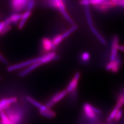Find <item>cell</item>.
<instances>
[{
    "label": "cell",
    "mask_w": 124,
    "mask_h": 124,
    "mask_svg": "<svg viewBox=\"0 0 124 124\" xmlns=\"http://www.w3.org/2000/svg\"><path fill=\"white\" fill-rule=\"evenodd\" d=\"M12 124H20L23 118V112L19 108H8L5 112Z\"/></svg>",
    "instance_id": "1"
},
{
    "label": "cell",
    "mask_w": 124,
    "mask_h": 124,
    "mask_svg": "<svg viewBox=\"0 0 124 124\" xmlns=\"http://www.w3.org/2000/svg\"><path fill=\"white\" fill-rule=\"evenodd\" d=\"M41 56L38 58H35L33 59H31L30 60H28L20 63L13 64L8 68L7 69L8 71L9 72H12V71L16 70L19 69H21L25 67H27L34 63L40 62L41 60Z\"/></svg>",
    "instance_id": "2"
},
{
    "label": "cell",
    "mask_w": 124,
    "mask_h": 124,
    "mask_svg": "<svg viewBox=\"0 0 124 124\" xmlns=\"http://www.w3.org/2000/svg\"><path fill=\"white\" fill-rule=\"evenodd\" d=\"M52 1L53 3L54 7L57 8L61 13L62 16L65 18L67 21H68L72 24H73V22L72 20L67 12L63 0H52Z\"/></svg>",
    "instance_id": "3"
},
{
    "label": "cell",
    "mask_w": 124,
    "mask_h": 124,
    "mask_svg": "<svg viewBox=\"0 0 124 124\" xmlns=\"http://www.w3.org/2000/svg\"><path fill=\"white\" fill-rule=\"evenodd\" d=\"M122 63L121 58L118 55L115 60L110 61L107 64L105 69L107 71H110L113 73H117L120 70Z\"/></svg>",
    "instance_id": "4"
},
{
    "label": "cell",
    "mask_w": 124,
    "mask_h": 124,
    "mask_svg": "<svg viewBox=\"0 0 124 124\" xmlns=\"http://www.w3.org/2000/svg\"><path fill=\"white\" fill-rule=\"evenodd\" d=\"M67 93L68 92L66 90H63L60 92L56 93L53 97H52V98L49 100L48 102H46L45 105L48 108H50L51 107L53 106L55 103L59 102L63 98H64V97H65Z\"/></svg>",
    "instance_id": "5"
},
{
    "label": "cell",
    "mask_w": 124,
    "mask_h": 124,
    "mask_svg": "<svg viewBox=\"0 0 124 124\" xmlns=\"http://www.w3.org/2000/svg\"><path fill=\"white\" fill-rule=\"evenodd\" d=\"M119 37L118 36L115 35L113 37L112 39L111 54L110 57V61L115 60L118 55V51H119L118 47L119 46Z\"/></svg>",
    "instance_id": "6"
},
{
    "label": "cell",
    "mask_w": 124,
    "mask_h": 124,
    "mask_svg": "<svg viewBox=\"0 0 124 124\" xmlns=\"http://www.w3.org/2000/svg\"><path fill=\"white\" fill-rule=\"evenodd\" d=\"M17 101L16 97L5 98L0 100V114L1 112L8 108L10 106Z\"/></svg>",
    "instance_id": "7"
},
{
    "label": "cell",
    "mask_w": 124,
    "mask_h": 124,
    "mask_svg": "<svg viewBox=\"0 0 124 124\" xmlns=\"http://www.w3.org/2000/svg\"><path fill=\"white\" fill-rule=\"evenodd\" d=\"M80 77V73L79 72L75 73L73 79L67 87L66 90L68 93H72L76 89L79 82Z\"/></svg>",
    "instance_id": "8"
},
{
    "label": "cell",
    "mask_w": 124,
    "mask_h": 124,
    "mask_svg": "<svg viewBox=\"0 0 124 124\" xmlns=\"http://www.w3.org/2000/svg\"><path fill=\"white\" fill-rule=\"evenodd\" d=\"M117 6L116 2L112 0H106L101 4L94 7L99 11L105 12L111 8H115Z\"/></svg>",
    "instance_id": "9"
},
{
    "label": "cell",
    "mask_w": 124,
    "mask_h": 124,
    "mask_svg": "<svg viewBox=\"0 0 124 124\" xmlns=\"http://www.w3.org/2000/svg\"><path fill=\"white\" fill-rule=\"evenodd\" d=\"M83 110L86 117L90 120H95L97 118V114L95 113L93 109V105L88 103H85L83 105Z\"/></svg>",
    "instance_id": "10"
},
{
    "label": "cell",
    "mask_w": 124,
    "mask_h": 124,
    "mask_svg": "<svg viewBox=\"0 0 124 124\" xmlns=\"http://www.w3.org/2000/svg\"><path fill=\"white\" fill-rule=\"evenodd\" d=\"M41 44L43 49L46 52H51L52 51L56 48L52 40H51L46 37H44L42 39Z\"/></svg>",
    "instance_id": "11"
},
{
    "label": "cell",
    "mask_w": 124,
    "mask_h": 124,
    "mask_svg": "<svg viewBox=\"0 0 124 124\" xmlns=\"http://www.w3.org/2000/svg\"><path fill=\"white\" fill-rule=\"evenodd\" d=\"M58 59L59 56L56 54V53L54 52H51L45 55L42 56L40 62L43 64L53 60H57Z\"/></svg>",
    "instance_id": "12"
},
{
    "label": "cell",
    "mask_w": 124,
    "mask_h": 124,
    "mask_svg": "<svg viewBox=\"0 0 124 124\" xmlns=\"http://www.w3.org/2000/svg\"><path fill=\"white\" fill-rule=\"evenodd\" d=\"M41 65H42V63L41 62H37L36 63H34L31 65L27 67L24 70L20 72L19 76L20 77H24L27 75L28 74H29V73H30L32 71L35 70L36 68L40 66Z\"/></svg>",
    "instance_id": "13"
},
{
    "label": "cell",
    "mask_w": 124,
    "mask_h": 124,
    "mask_svg": "<svg viewBox=\"0 0 124 124\" xmlns=\"http://www.w3.org/2000/svg\"><path fill=\"white\" fill-rule=\"evenodd\" d=\"M30 0H16V1L13 4V9L15 11L19 12L27 6Z\"/></svg>",
    "instance_id": "14"
},
{
    "label": "cell",
    "mask_w": 124,
    "mask_h": 124,
    "mask_svg": "<svg viewBox=\"0 0 124 124\" xmlns=\"http://www.w3.org/2000/svg\"><path fill=\"white\" fill-rule=\"evenodd\" d=\"M26 100L30 103H31V104L39 108L40 110L45 111L48 108L46 105L41 104L40 102L37 101L35 99L30 96H27Z\"/></svg>",
    "instance_id": "15"
},
{
    "label": "cell",
    "mask_w": 124,
    "mask_h": 124,
    "mask_svg": "<svg viewBox=\"0 0 124 124\" xmlns=\"http://www.w3.org/2000/svg\"><path fill=\"white\" fill-rule=\"evenodd\" d=\"M22 14H13L10 16L9 18H7L5 20V23L7 24H11L12 23H15L18 22V21H20L22 18Z\"/></svg>",
    "instance_id": "16"
},
{
    "label": "cell",
    "mask_w": 124,
    "mask_h": 124,
    "mask_svg": "<svg viewBox=\"0 0 124 124\" xmlns=\"http://www.w3.org/2000/svg\"><path fill=\"white\" fill-rule=\"evenodd\" d=\"M22 14V18L21 20L20 21V22L19 23L18 27L19 29H22L24 26L25 23L26 22L27 19L30 18L31 14V11L27 10L24 13Z\"/></svg>",
    "instance_id": "17"
},
{
    "label": "cell",
    "mask_w": 124,
    "mask_h": 124,
    "mask_svg": "<svg viewBox=\"0 0 124 124\" xmlns=\"http://www.w3.org/2000/svg\"><path fill=\"white\" fill-rule=\"evenodd\" d=\"M40 113L41 115L48 119H52L56 115V114L54 111L51 110L50 108H48L45 111L40 110Z\"/></svg>",
    "instance_id": "18"
},
{
    "label": "cell",
    "mask_w": 124,
    "mask_h": 124,
    "mask_svg": "<svg viewBox=\"0 0 124 124\" xmlns=\"http://www.w3.org/2000/svg\"><path fill=\"white\" fill-rule=\"evenodd\" d=\"M0 124H12L10 121L8 117L6 115L5 111H2L0 114Z\"/></svg>",
    "instance_id": "19"
},
{
    "label": "cell",
    "mask_w": 124,
    "mask_h": 124,
    "mask_svg": "<svg viewBox=\"0 0 124 124\" xmlns=\"http://www.w3.org/2000/svg\"><path fill=\"white\" fill-rule=\"evenodd\" d=\"M119 109H120L118 108L115 106V107L113 108V109L111 111L110 115L108 116V118L107 119V121L108 122H112V120H114L115 118V116L117 114V113Z\"/></svg>",
    "instance_id": "20"
},
{
    "label": "cell",
    "mask_w": 124,
    "mask_h": 124,
    "mask_svg": "<svg viewBox=\"0 0 124 124\" xmlns=\"http://www.w3.org/2000/svg\"><path fill=\"white\" fill-rule=\"evenodd\" d=\"M77 29V26L76 25H73L70 29L65 31L62 34H61L63 39H65L67 37L70 36L71 34L75 31Z\"/></svg>",
    "instance_id": "21"
},
{
    "label": "cell",
    "mask_w": 124,
    "mask_h": 124,
    "mask_svg": "<svg viewBox=\"0 0 124 124\" xmlns=\"http://www.w3.org/2000/svg\"><path fill=\"white\" fill-rule=\"evenodd\" d=\"M63 40V38L62 37V35H58L55 36L52 40L53 44L55 46H57Z\"/></svg>",
    "instance_id": "22"
},
{
    "label": "cell",
    "mask_w": 124,
    "mask_h": 124,
    "mask_svg": "<svg viewBox=\"0 0 124 124\" xmlns=\"http://www.w3.org/2000/svg\"><path fill=\"white\" fill-rule=\"evenodd\" d=\"M91 56L90 54L87 52H84L81 56V60L84 62H88L90 59Z\"/></svg>",
    "instance_id": "23"
},
{
    "label": "cell",
    "mask_w": 124,
    "mask_h": 124,
    "mask_svg": "<svg viewBox=\"0 0 124 124\" xmlns=\"http://www.w3.org/2000/svg\"><path fill=\"white\" fill-rule=\"evenodd\" d=\"M106 0H89L90 5H92L94 7L101 4Z\"/></svg>",
    "instance_id": "24"
},
{
    "label": "cell",
    "mask_w": 124,
    "mask_h": 124,
    "mask_svg": "<svg viewBox=\"0 0 124 124\" xmlns=\"http://www.w3.org/2000/svg\"><path fill=\"white\" fill-rule=\"evenodd\" d=\"M123 110L122 109H120L118 110V111L117 112V114H116V115L115 116V118L114 119L115 121H119L121 119V118H122V115H123Z\"/></svg>",
    "instance_id": "25"
},
{
    "label": "cell",
    "mask_w": 124,
    "mask_h": 124,
    "mask_svg": "<svg viewBox=\"0 0 124 124\" xmlns=\"http://www.w3.org/2000/svg\"><path fill=\"white\" fill-rule=\"evenodd\" d=\"M34 5H35L34 0H30L27 5V10L31 11V10L33 9V8L34 7Z\"/></svg>",
    "instance_id": "26"
},
{
    "label": "cell",
    "mask_w": 124,
    "mask_h": 124,
    "mask_svg": "<svg viewBox=\"0 0 124 124\" xmlns=\"http://www.w3.org/2000/svg\"><path fill=\"white\" fill-rule=\"evenodd\" d=\"M12 29V26L10 24L9 25H5V26L4 27L3 31H2L0 35H3L5 33H6L7 32H8V31Z\"/></svg>",
    "instance_id": "27"
},
{
    "label": "cell",
    "mask_w": 124,
    "mask_h": 124,
    "mask_svg": "<svg viewBox=\"0 0 124 124\" xmlns=\"http://www.w3.org/2000/svg\"><path fill=\"white\" fill-rule=\"evenodd\" d=\"M116 2L117 6H120L124 8V0H120Z\"/></svg>",
    "instance_id": "28"
},
{
    "label": "cell",
    "mask_w": 124,
    "mask_h": 124,
    "mask_svg": "<svg viewBox=\"0 0 124 124\" xmlns=\"http://www.w3.org/2000/svg\"><path fill=\"white\" fill-rule=\"evenodd\" d=\"M5 23L4 21L0 22V34H1L4 27L5 26Z\"/></svg>",
    "instance_id": "29"
},
{
    "label": "cell",
    "mask_w": 124,
    "mask_h": 124,
    "mask_svg": "<svg viewBox=\"0 0 124 124\" xmlns=\"http://www.w3.org/2000/svg\"><path fill=\"white\" fill-rule=\"evenodd\" d=\"M0 60L3 62L5 64H8V61L0 53Z\"/></svg>",
    "instance_id": "30"
},
{
    "label": "cell",
    "mask_w": 124,
    "mask_h": 124,
    "mask_svg": "<svg viewBox=\"0 0 124 124\" xmlns=\"http://www.w3.org/2000/svg\"><path fill=\"white\" fill-rule=\"evenodd\" d=\"M118 50L124 52V46L119 45L118 47Z\"/></svg>",
    "instance_id": "31"
},
{
    "label": "cell",
    "mask_w": 124,
    "mask_h": 124,
    "mask_svg": "<svg viewBox=\"0 0 124 124\" xmlns=\"http://www.w3.org/2000/svg\"><path fill=\"white\" fill-rule=\"evenodd\" d=\"M120 95L122 96L123 97H124V88L122 89V90H121L120 93Z\"/></svg>",
    "instance_id": "32"
},
{
    "label": "cell",
    "mask_w": 124,
    "mask_h": 124,
    "mask_svg": "<svg viewBox=\"0 0 124 124\" xmlns=\"http://www.w3.org/2000/svg\"><path fill=\"white\" fill-rule=\"evenodd\" d=\"M105 124H115V122H108V123Z\"/></svg>",
    "instance_id": "33"
},
{
    "label": "cell",
    "mask_w": 124,
    "mask_h": 124,
    "mask_svg": "<svg viewBox=\"0 0 124 124\" xmlns=\"http://www.w3.org/2000/svg\"><path fill=\"white\" fill-rule=\"evenodd\" d=\"M12 0V4H13V3L16 1V0Z\"/></svg>",
    "instance_id": "34"
},
{
    "label": "cell",
    "mask_w": 124,
    "mask_h": 124,
    "mask_svg": "<svg viewBox=\"0 0 124 124\" xmlns=\"http://www.w3.org/2000/svg\"><path fill=\"white\" fill-rule=\"evenodd\" d=\"M112 0L114 1H115V2H117V1H119V0Z\"/></svg>",
    "instance_id": "35"
},
{
    "label": "cell",
    "mask_w": 124,
    "mask_h": 124,
    "mask_svg": "<svg viewBox=\"0 0 124 124\" xmlns=\"http://www.w3.org/2000/svg\"><path fill=\"white\" fill-rule=\"evenodd\" d=\"M1 77L0 76V80H1Z\"/></svg>",
    "instance_id": "36"
}]
</instances>
